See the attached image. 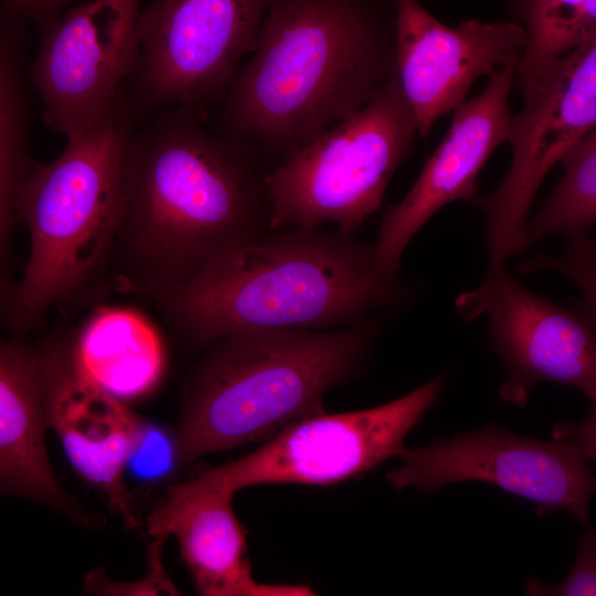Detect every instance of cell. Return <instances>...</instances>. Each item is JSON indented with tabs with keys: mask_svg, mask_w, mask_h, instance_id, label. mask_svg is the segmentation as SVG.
I'll list each match as a JSON object with an SVG mask.
<instances>
[{
	"mask_svg": "<svg viewBox=\"0 0 596 596\" xmlns=\"http://www.w3.org/2000/svg\"><path fill=\"white\" fill-rule=\"evenodd\" d=\"M524 594L540 596H594L596 594V535L588 529L581 538L578 553L573 570L561 584L546 586L530 578Z\"/></svg>",
	"mask_w": 596,
	"mask_h": 596,
	"instance_id": "25",
	"label": "cell"
},
{
	"mask_svg": "<svg viewBox=\"0 0 596 596\" xmlns=\"http://www.w3.org/2000/svg\"><path fill=\"white\" fill-rule=\"evenodd\" d=\"M563 175L553 192L528 220L529 245L549 234L570 238L587 235L596 223V128L560 158Z\"/></svg>",
	"mask_w": 596,
	"mask_h": 596,
	"instance_id": "21",
	"label": "cell"
},
{
	"mask_svg": "<svg viewBox=\"0 0 596 596\" xmlns=\"http://www.w3.org/2000/svg\"><path fill=\"white\" fill-rule=\"evenodd\" d=\"M179 467L181 466L173 432L147 422L131 451L126 470L145 483H155L170 477Z\"/></svg>",
	"mask_w": 596,
	"mask_h": 596,
	"instance_id": "23",
	"label": "cell"
},
{
	"mask_svg": "<svg viewBox=\"0 0 596 596\" xmlns=\"http://www.w3.org/2000/svg\"><path fill=\"white\" fill-rule=\"evenodd\" d=\"M515 67L512 64L491 74L479 95L453 110L446 135L409 191L385 211L372 245L375 267L383 277L398 280L406 246L438 210L454 201L475 200L482 167L507 141Z\"/></svg>",
	"mask_w": 596,
	"mask_h": 596,
	"instance_id": "14",
	"label": "cell"
},
{
	"mask_svg": "<svg viewBox=\"0 0 596 596\" xmlns=\"http://www.w3.org/2000/svg\"><path fill=\"white\" fill-rule=\"evenodd\" d=\"M126 86L88 127L66 137L61 155L38 162L17 200L30 237L20 280L0 311V329H39L56 308L71 316L114 291L111 249L124 206L121 160L132 128Z\"/></svg>",
	"mask_w": 596,
	"mask_h": 596,
	"instance_id": "4",
	"label": "cell"
},
{
	"mask_svg": "<svg viewBox=\"0 0 596 596\" xmlns=\"http://www.w3.org/2000/svg\"><path fill=\"white\" fill-rule=\"evenodd\" d=\"M523 107L510 116L511 163L501 183L475 199L486 215L489 264H504L528 246L529 212L552 167L596 128V40L519 82Z\"/></svg>",
	"mask_w": 596,
	"mask_h": 596,
	"instance_id": "8",
	"label": "cell"
},
{
	"mask_svg": "<svg viewBox=\"0 0 596 596\" xmlns=\"http://www.w3.org/2000/svg\"><path fill=\"white\" fill-rule=\"evenodd\" d=\"M167 535H155L147 551V574L136 582L110 579L102 568H94L85 576L84 589L103 596L178 595V589L168 577L161 561Z\"/></svg>",
	"mask_w": 596,
	"mask_h": 596,
	"instance_id": "22",
	"label": "cell"
},
{
	"mask_svg": "<svg viewBox=\"0 0 596 596\" xmlns=\"http://www.w3.org/2000/svg\"><path fill=\"white\" fill-rule=\"evenodd\" d=\"M443 384L444 377L437 376L376 407L295 421L253 453L194 475L232 494L257 485H331L361 475L397 455Z\"/></svg>",
	"mask_w": 596,
	"mask_h": 596,
	"instance_id": "9",
	"label": "cell"
},
{
	"mask_svg": "<svg viewBox=\"0 0 596 596\" xmlns=\"http://www.w3.org/2000/svg\"><path fill=\"white\" fill-rule=\"evenodd\" d=\"M233 497L193 475L167 489L147 518V533L174 535L202 595H313L306 586L260 584L253 578L245 531L234 514Z\"/></svg>",
	"mask_w": 596,
	"mask_h": 596,
	"instance_id": "17",
	"label": "cell"
},
{
	"mask_svg": "<svg viewBox=\"0 0 596 596\" xmlns=\"http://www.w3.org/2000/svg\"><path fill=\"white\" fill-rule=\"evenodd\" d=\"M402 465L387 472L395 489L422 492L465 480L485 481L536 505L539 515L555 509L588 523L595 477L587 456L572 439L542 441L498 426L436 439L423 448H402Z\"/></svg>",
	"mask_w": 596,
	"mask_h": 596,
	"instance_id": "10",
	"label": "cell"
},
{
	"mask_svg": "<svg viewBox=\"0 0 596 596\" xmlns=\"http://www.w3.org/2000/svg\"><path fill=\"white\" fill-rule=\"evenodd\" d=\"M417 137L394 74L366 105L267 172L270 228L334 223L353 233L381 207Z\"/></svg>",
	"mask_w": 596,
	"mask_h": 596,
	"instance_id": "6",
	"label": "cell"
},
{
	"mask_svg": "<svg viewBox=\"0 0 596 596\" xmlns=\"http://www.w3.org/2000/svg\"><path fill=\"white\" fill-rule=\"evenodd\" d=\"M471 320L487 313L493 350L507 370L498 392L507 403L525 406L532 389L557 382L596 397L595 319L540 297L507 272L489 264L482 284L456 300Z\"/></svg>",
	"mask_w": 596,
	"mask_h": 596,
	"instance_id": "12",
	"label": "cell"
},
{
	"mask_svg": "<svg viewBox=\"0 0 596 596\" xmlns=\"http://www.w3.org/2000/svg\"><path fill=\"white\" fill-rule=\"evenodd\" d=\"M397 280L376 269L372 245L353 233L268 228L149 297L192 344L240 331L328 330L396 304Z\"/></svg>",
	"mask_w": 596,
	"mask_h": 596,
	"instance_id": "3",
	"label": "cell"
},
{
	"mask_svg": "<svg viewBox=\"0 0 596 596\" xmlns=\"http://www.w3.org/2000/svg\"><path fill=\"white\" fill-rule=\"evenodd\" d=\"M379 324L365 318L333 331H240L210 342L182 392L180 466L323 413L326 392L351 376Z\"/></svg>",
	"mask_w": 596,
	"mask_h": 596,
	"instance_id": "5",
	"label": "cell"
},
{
	"mask_svg": "<svg viewBox=\"0 0 596 596\" xmlns=\"http://www.w3.org/2000/svg\"><path fill=\"white\" fill-rule=\"evenodd\" d=\"M395 2V75L419 138L460 105L481 76L518 64L524 30L513 21H460L448 26L418 0Z\"/></svg>",
	"mask_w": 596,
	"mask_h": 596,
	"instance_id": "13",
	"label": "cell"
},
{
	"mask_svg": "<svg viewBox=\"0 0 596 596\" xmlns=\"http://www.w3.org/2000/svg\"><path fill=\"white\" fill-rule=\"evenodd\" d=\"M220 103L221 131L288 156L395 74L394 0H270Z\"/></svg>",
	"mask_w": 596,
	"mask_h": 596,
	"instance_id": "2",
	"label": "cell"
},
{
	"mask_svg": "<svg viewBox=\"0 0 596 596\" xmlns=\"http://www.w3.org/2000/svg\"><path fill=\"white\" fill-rule=\"evenodd\" d=\"M206 117L173 107L134 121L111 249L115 291L149 298L270 228L259 152Z\"/></svg>",
	"mask_w": 596,
	"mask_h": 596,
	"instance_id": "1",
	"label": "cell"
},
{
	"mask_svg": "<svg viewBox=\"0 0 596 596\" xmlns=\"http://www.w3.org/2000/svg\"><path fill=\"white\" fill-rule=\"evenodd\" d=\"M26 20L0 3V311L17 280L11 242L19 223L20 188L38 163L30 150L31 108L25 92Z\"/></svg>",
	"mask_w": 596,
	"mask_h": 596,
	"instance_id": "18",
	"label": "cell"
},
{
	"mask_svg": "<svg viewBox=\"0 0 596 596\" xmlns=\"http://www.w3.org/2000/svg\"><path fill=\"white\" fill-rule=\"evenodd\" d=\"M508 8L525 34L518 82L596 40V0H508Z\"/></svg>",
	"mask_w": 596,
	"mask_h": 596,
	"instance_id": "20",
	"label": "cell"
},
{
	"mask_svg": "<svg viewBox=\"0 0 596 596\" xmlns=\"http://www.w3.org/2000/svg\"><path fill=\"white\" fill-rule=\"evenodd\" d=\"M587 235L570 238L565 255L557 259L536 256L523 266L530 272L539 268H555L572 277L582 288L585 298L584 312L595 319V252Z\"/></svg>",
	"mask_w": 596,
	"mask_h": 596,
	"instance_id": "24",
	"label": "cell"
},
{
	"mask_svg": "<svg viewBox=\"0 0 596 596\" xmlns=\"http://www.w3.org/2000/svg\"><path fill=\"white\" fill-rule=\"evenodd\" d=\"M140 0H88L41 33L28 68L44 125L65 137L93 124L134 74Z\"/></svg>",
	"mask_w": 596,
	"mask_h": 596,
	"instance_id": "11",
	"label": "cell"
},
{
	"mask_svg": "<svg viewBox=\"0 0 596 596\" xmlns=\"http://www.w3.org/2000/svg\"><path fill=\"white\" fill-rule=\"evenodd\" d=\"M83 1L88 0H0V3L44 33L60 20L66 9Z\"/></svg>",
	"mask_w": 596,
	"mask_h": 596,
	"instance_id": "26",
	"label": "cell"
},
{
	"mask_svg": "<svg viewBox=\"0 0 596 596\" xmlns=\"http://www.w3.org/2000/svg\"><path fill=\"white\" fill-rule=\"evenodd\" d=\"M46 342L0 329V494L43 503L83 525L99 522L58 482L47 456Z\"/></svg>",
	"mask_w": 596,
	"mask_h": 596,
	"instance_id": "16",
	"label": "cell"
},
{
	"mask_svg": "<svg viewBox=\"0 0 596 596\" xmlns=\"http://www.w3.org/2000/svg\"><path fill=\"white\" fill-rule=\"evenodd\" d=\"M72 347L79 371L120 401L148 394L163 375L166 355L157 331L128 308H96L73 333Z\"/></svg>",
	"mask_w": 596,
	"mask_h": 596,
	"instance_id": "19",
	"label": "cell"
},
{
	"mask_svg": "<svg viewBox=\"0 0 596 596\" xmlns=\"http://www.w3.org/2000/svg\"><path fill=\"white\" fill-rule=\"evenodd\" d=\"M270 0H151L138 15L139 58L126 83L134 121L167 108L206 114L252 51Z\"/></svg>",
	"mask_w": 596,
	"mask_h": 596,
	"instance_id": "7",
	"label": "cell"
},
{
	"mask_svg": "<svg viewBox=\"0 0 596 596\" xmlns=\"http://www.w3.org/2000/svg\"><path fill=\"white\" fill-rule=\"evenodd\" d=\"M73 333L49 337L46 421L77 475L99 490L132 530L140 525L125 483L128 459L147 421L89 381L73 355Z\"/></svg>",
	"mask_w": 596,
	"mask_h": 596,
	"instance_id": "15",
	"label": "cell"
}]
</instances>
